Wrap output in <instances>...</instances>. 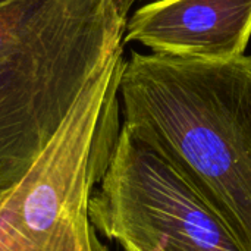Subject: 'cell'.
<instances>
[{
    "mask_svg": "<svg viewBox=\"0 0 251 251\" xmlns=\"http://www.w3.org/2000/svg\"><path fill=\"white\" fill-rule=\"evenodd\" d=\"M90 221L107 240L138 251H243L184 176L124 125Z\"/></svg>",
    "mask_w": 251,
    "mask_h": 251,
    "instance_id": "obj_4",
    "label": "cell"
},
{
    "mask_svg": "<svg viewBox=\"0 0 251 251\" xmlns=\"http://www.w3.org/2000/svg\"><path fill=\"white\" fill-rule=\"evenodd\" d=\"M4 191H6V190H4ZM4 191H0V203H1V199H3V194H4ZM0 251H7L6 246H4V243H3V237H1V229H0Z\"/></svg>",
    "mask_w": 251,
    "mask_h": 251,
    "instance_id": "obj_6",
    "label": "cell"
},
{
    "mask_svg": "<svg viewBox=\"0 0 251 251\" xmlns=\"http://www.w3.org/2000/svg\"><path fill=\"white\" fill-rule=\"evenodd\" d=\"M9 1H12V0H0V6H3V4H6Z\"/></svg>",
    "mask_w": 251,
    "mask_h": 251,
    "instance_id": "obj_8",
    "label": "cell"
},
{
    "mask_svg": "<svg viewBox=\"0 0 251 251\" xmlns=\"http://www.w3.org/2000/svg\"><path fill=\"white\" fill-rule=\"evenodd\" d=\"M135 0H12L0 6V191L13 187L76 100L124 51Z\"/></svg>",
    "mask_w": 251,
    "mask_h": 251,
    "instance_id": "obj_2",
    "label": "cell"
},
{
    "mask_svg": "<svg viewBox=\"0 0 251 251\" xmlns=\"http://www.w3.org/2000/svg\"><path fill=\"white\" fill-rule=\"evenodd\" d=\"M118 53L85 87L28 172L3 194L7 251H107L90 221V201L110 163L122 124Z\"/></svg>",
    "mask_w": 251,
    "mask_h": 251,
    "instance_id": "obj_3",
    "label": "cell"
},
{
    "mask_svg": "<svg viewBox=\"0 0 251 251\" xmlns=\"http://www.w3.org/2000/svg\"><path fill=\"white\" fill-rule=\"evenodd\" d=\"M251 40V0H154L128 18L124 43L151 53L197 60L246 54Z\"/></svg>",
    "mask_w": 251,
    "mask_h": 251,
    "instance_id": "obj_5",
    "label": "cell"
},
{
    "mask_svg": "<svg viewBox=\"0 0 251 251\" xmlns=\"http://www.w3.org/2000/svg\"><path fill=\"white\" fill-rule=\"evenodd\" d=\"M122 125L169 162L251 251V56L197 60L132 51Z\"/></svg>",
    "mask_w": 251,
    "mask_h": 251,
    "instance_id": "obj_1",
    "label": "cell"
},
{
    "mask_svg": "<svg viewBox=\"0 0 251 251\" xmlns=\"http://www.w3.org/2000/svg\"><path fill=\"white\" fill-rule=\"evenodd\" d=\"M124 251H138L137 249H132V247H122Z\"/></svg>",
    "mask_w": 251,
    "mask_h": 251,
    "instance_id": "obj_7",
    "label": "cell"
}]
</instances>
